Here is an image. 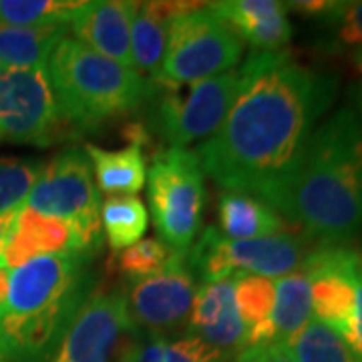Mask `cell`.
I'll return each mask as SVG.
<instances>
[{
  "label": "cell",
  "instance_id": "obj_19",
  "mask_svg": "<svg viewBox=\"0 0 362 362\" xmlns=\"http://www.w3.org/2000/svg\"><path fill=\"white\" fill-rule=\"evenodd\" d=\"M189 2L149 0L139 2L131 26V57L135 69L151 83L159 81L163 57L168 49L169 25L175 14L187 8Z\"/></svg>",
  "mask_w": 362,
  "mask_h": 362
},
{
  "label": "cell",
  "instance_id": "obj_23",
  "mask_svg": "<svg viewBox=\"0 0 362 362\" xmlns=\"http://www.w3.org/2000/svg\"><path fill=\"white\" fill-rule=\"evenodd\" d=\"M232 282L235 306L247 330V346L272 342L270 318L276 300L274 280L235 272Z\"/></svg>",
  "mask_w": 362,
  "mask_h": 362
},
{
  "label": "cell",
  "instance_id": "obj_6",
  "mask_svg": "<svg viewBox=\"0 0 362 362\" xmlns=\"http://www.w3.org/2000/svg\"><path fill=\"white\" fill-rule=\"evenodd\" d=\"M244 42L207 4L189 2L173 16L159 87H183L218 77L242 61Z\"/></svg>",
  "mask_w": 362,
  "mask_h": 362
},
{
  "label": "cell",
  "instance_id": "obj_2",
  "mask_svg": "<svg viewBox=\"0 0 362 362\" xmlns=\"http://www.w3.org/2000/svg\"><path fill=\"white\" fill-rule=\"evenodd\" d=\"M288 221L320 244L344 246L362 235V129L350 107L338 109L314 131Z\"/></svg>",
  "mask_w": 362,
  "mask_h": 362
},
{
  "label": "cell",
  "instance_id": "obj_7",
  "mask_svg": "<svg viewBox=\"0 0 362 362\" xmlns=\"http://www.w3.org/2000/svg\"><path fill=\"white\" fill-rule=\"evenodd\" d=\"M149 211L157 238L173 252L185 254L197 238L206 206V181L192 149L168 147L147 169Z\"/></svg>",
  "mask_w": 362,
  "mask_h": 362
},
{
  "label": "cell",
  "instance_id": "obj_20",
  "mask_svg": "<svg viewBox=\"0 0 362 362\" xmlns=\"http://www.w3.org/2000/svg\"><path fill=\"white\" fill-rule=\"evenodd\" d=\"M123 337L113 362H232V356L189 334L161 337L129 330Z\"/></svg>",
  "mask_w": 362,
  "mask_h": 362
},
{
  "label": "cell",
  "instance_id": "obj_26",
  "mask_svg": "<svg viewBox=\"0 0 362 362\" xmlns=\"http://www.w3.org/2000/svg\"><path fill=\"white\" fill-rule=\"evenodd\" d=\"M284 349L296 362H362V354L326 324L312 318Z\"/></svg>",
  "mask_w": 362,
  "mask_h": 362
},
{
  "label": "cell",
  "instance_id": "obj_11",
  "mask_svg": "<svg viewBox=\"0 0 362 362\" xmlns=\"http://www.w3.org/2000/svg\"><path fill=\"white\" fill-rule=\"evenodd\" d=\"M197 288L185 254L180 252L156 274L131 280L125 292L131 330L171 337L189 320Z\"/></svg>",
  "mask_w": 362,
  "mask_h": 362
},
{
  "label": "cell",
  "instance_id": "obj_32",
  "mask_svg": "<svg viewBox=\"0 0 362 362\" xmlns=\"http://www.w3.org/2000/svg\"><path fill=\"white\" fill-rule=\"evenodd\" d=\"M352 349L362 354V274L356 280V304H354V316H352V322H350V330L346 338Z\"/></svg>",
  "mask_w": 362,
  "mask_h": 362
},
{
  "label": "cell",
  "instance_id": "obj_29",
  "mask_svg": "<svg viewBox=\"0 0 362 362\" xmlns=\"http://www.w3.org/2000/svg\"><path fill=\"white\" fill-rule=\"evenodd\" d=\"M45 163L47 161L37 157L0 156V214L13 211L25 204Z\"/></svg>",
  "mask_w": 362,
  "mask_h": 362
},
{
  "label": "cell",
  "instance_id": "obj_25",
  "mask_svg": "<svg viewBox=\"0 0 362 362\" xmlns=\"http://www.w3.org/2000/svg\"><path fill=\"white\" fill-rule=\"evenodd\" d=\"M101 228L113 252L141 242L149 228V211L137 195H111L101 204Z\"/></svg>",
  "mask_w": 362,
  "mask_h": 362
},
{
  "label": "cell",
  "instance_id": "obj_27",
  "mask_svg": "<svg viewBox=\"0 0 362 362\" xmlns=\"http://www.w3.org/2000/svg\"><path fill=\"white\" fill-rule=\"evenodd\" d=\"M316 23L324 30V49L362 52V0H330Z\"/></svg>",
  "mask_w": 362,
  "mask_h": 362
},
{
  "label": "cell",
  "instance_id": "obj_30",
  "mask_svg": "<svg viewBox=\"0 0 362 362\" xmlns=\"http://www.w3.org/2000/svg\"><path fill=\"white\" fill-rule=\"evenodd\" d=\"M175 252L159 238H147L127 250L119 252L117 266L131 280H141L159 272Z\"/></svg>",
  "mask_w": 362,
  "mask_h": 362
},
{
  "label": "cell",
  "instance_id": "obj_36",
  "mask_svg": "<svg viewBox=\"0 0 362 362\" xmlns=\"http://www.w3.org/2000/svg\"><path fill=\"white\" fill-rule=\"evenodd\" d=\"M350 57H352V65H354V69L362 75V52H354V54H350Z\"/></svg>",
  "mask_w": 362,
  "mask_h": 362
},
{
  "label": "cell",
  "instance_id": "obj_21",
  "mask_svg": "<svg viewBox=\"0 0 362 362\" xmlns=\"http://www.w3.org/2000/svg\"><path fill=\"white\" fill-rule=\"evenodd\" d=\"M220 233L230 240H256L286 233L288 223L268 204L246 194L223 192L218 199Z\"/></svg>",
  "mask_w": 362,
  "mask_h": 362
},
{
  "label": "cell",
  "instance_id": "obj_14",
  "mask_svg": "<svg viewBox=\"0 0 362 362\" xmlns=\"http://www.w3.org/2000/svg\"><path fill=\"white\" fill-rule=\"evenodd\" d=\"M133 0H85L69 30L73 39L119 65L135 69L131 57V26L137 13Z\"/></svg>",
  "mask_w": 362,
  "mask_h": 362
},
{
  "label": "cell",
  "instance_id": "obj_10",
  "mask_svg": "<svg viewBox=\"0 0 362 362\" xmlns=\"http://www.w3.org/2000/svg\"><path fill=\"white\" fill-rule=\"evenodd\" d=\"M240 89V69L183 87H159L156 121L169 147L187 149L220 129Z\"/></svg>",
  "mask_w": 362,
  "mask_h": 362
},
{
  "label": "cell",
  "instance_id": "obj_34",
  "mask_svg": "<svg viewBox=\"0 0 362 362\" xmlns=\"http://www.w3.org/2000/svg\"><path fill=\"white\" fill-rule=\"evenodd\" d=\"M350 97H352V111H354V115L358 119V123H361V129H362V81H358L352 90H350Z\"/></svg>",
  "mask_w": 362,
  "mask_h": 362
},
{
  "label": "cell",
  "instance_id": "obj_35",
  "mask_svg": "<svg viewBox=\"0 0 362 362\" xmlns=\"http://www.w3.org/2000/svg\"><path fill=\"white\" fill-rule=\"evenodd\" d=\"M8 280H11V272L6 268H0V310L6 302V296H8Z\"/></svg>",
  "mask_w": 362,
  "mask_h": 362
},
{
  "label": "cell",
  "instance_id": "obj_18",
  "mask_svg": "<svg viewBox=\"0 0 362 362\" xmlns=\"http://www.w3.org/2000/svg\"><path fill=\"white\" fill-rule=\"evenodd\" d=\"M127 135L129 145L121 149H103L93 143L85 145L97 189H101L109 197L139 194L147 183V159L143 153L147 133L139 125H129Z\"/></svg>",
  "mask_w": 362,
  "mask_h": 362
},
{
  "label": "cell",
  "instance_id": "obj_17",
  "mask_svg": "<svg viewBox=\"0 0 362 362\" xmlns=\"http://www.w3.org/2000/svg\"><path fill=\"white\" fill-rule=\"evenodd\" d=\"M69 252H77V238L71 226L23 204L14 216L13 230L2 254V266L11 272L30 259Z\"/></svg>",
  "mask_w": 362,
  "mask_h": 362
},
{
  "label": "cell",
  "instance_id": "obj_37",
  "mask_svg": "<svg viewBox=\"0 0 362 362\" xmlns=\"http://www.w3.org/2000/svg\"><path fill=\"white\" fill-rule=\"evenodd\" d=\"M0 362H8V354H6V346H4L2 337H0Z\"/></svg>",
  "mask_w": 362,
  "mask_h": 362
},
{
  "label": "cell",
  "instance_id": "obj_1",
  "mask_svg": "<svg viewBox=\"0 0 362 362\" xmlns=\"http://www.w3.org/2000/svg\"><path fill=\"white\" fill-rule=\"evenodd\" d=\"M334 90V78L290 51L247 54L228 115L195 151L204 175L223 192L258 197L288 221L298 171Z\"/></svg>",
  "mask_w": 362,
  "mask_h": 362
},
{
  "label": "cell",
  "instance_id": "obj_8",
  "mask_svg": "<svg viewBox=\"0 0 362 362\" xmlns=\"http://www.w3.org/2000/svg\"><path fill=\"white\" fill-rule=\"evenodd\" d=\"M308 254L304 240L278 233L256 240H230L209 226L185 252L189 270L202 284L230 280L235 272L262 278H282L296 272Z\"/></svg>",
  "mask_w": 362,
  "mask_h": 362
},
{
  "label": "cell",
  "instance_id": "obj_12",
  "mask_svg": "<svg viewBox=\"0 0 362 362\" xmlns=\"http://www.w3.org/2000/svg\"><path fill=\"white\" fill-rule=\"evenodd\" d=\"M300 270L310 282L312 318L346 338L356 304V280L361 276L358 254L346 246L320 244L308 250Z\"/></svg>",
  "mask_w": 362,
  "mask_h": 362
},
{
  "label": "cell",
  "instance_id": "obj_28",
  "mask_svg": "<svg viewBox=\"0 0 362 362\" xmlns=\"http://www.w3.org/2000/svg\"><path fill=\"white\" fill-rule=\"evenodd\" d=\"M85 0H0V23L16 26H69Z\"/></svg>",
  "mask_w": 362,
  "mask_h": 362
},
{
  "label": "cell",
  "instance_id": "obj_24",
  "mask_svg": "<svg viewBox=\"0 0 362 362\" xmlns=\"http://www.w3.org/2000/svg\"><path fill=\"white\" fill-rule=\"evenodd\" d=\"M276 300L272 310V342L286 344L312 320V296L308 276L296 272L274 280Z\"/></svg>",
  "mask_w": 362,
  "mask_h": 362
},
{
  "label": "cell",
  "instance_id": "obj_15",
  "mask_svg": "<svg viewBox=\"0 0 362 362\" xmlns=\"http://www.w3.org/2000/svg\"><path fill=\"white\" fill-rule=\"evenodd\" d=\"M185 334L204 340L232 358L246 349L247 330L235 306L232 278L197 288Z\"/></svg>",
  "mask_w": 362,
  "mask_h": 362
},
{
  "label": "cell",
  "instance_id": "obj_9",
  "mask_svg": "<svg viewBox=\"0 0 362 362\" xmlns=\"http://www.w3.org/2000/svg\"><path fill=\"white\" fill-rule=\"evenodd\" d=\"M63 127L47 69L0 65V143L49 147Z\"/></svg>",
  "mask_w": 362,
  "mask_h": 362
},
{
  "label": "cell",
  "instance_id": "obj_16",
  "mask_svg": "<svg viewBox=\"0 0 362 362\" xmlns=\"http://www.w3.org/2000/svg\"><path fill=\"white\" fill-rule=\"evenodd\" d=\"M207 6L254 51H284L292 40L288 8L278 0H218Z\"/></svg>",
  "mask_w": 362,
  "mask_h": 362
},
{
  "label": "cell",
  "instance_id": "obj_5",
  "mask_svg": "<svg viewBox=\"0 0 362 362\" xmlns=\"http://www.w3.org/2000/svg\"><path fill=\"white\" fill-rule=\"evenodd\" d=\"M25 206L69 223L77 238V254L93 258L103 246L101 195L85 149L66 147L47 161Z\"/></svg>",
  "mask_w": 362,
  "mask_h": 362
},
{
  "label": "cell",
  "instance_id": "obj_13",
  "mask_svg": "<svg viewBox=\"0 0 362 362\" xmlns=\"http://www.w3.org/2000/svg\"><path fill=\"white\" fill-rule=\"evenodd\" d=\"M131 330L123 292H93L49 362H113L117 344Z\"/></svg>",
  "mask_w": 362,
  "mask_h": 362
},
{
  "label": "cell",
  "instance_id": "obj_4",
  "mask_svg": "<svg viewBox=\"0 0 362 362\" xmlns=\"http://www.w3.org/2000/svg\"><path fill=\"white\" fill-rule=\"evenodd\" d=\"M54 99L65 125L97 131L105 123L131 115L156 97L157 85L129 69L65 37L49 59Z\"/></svg>",
  "mask_w": 362,
  "mask_h": 362
},
{
  "label": "cell",
  "instance_id": "obj_22",
  "mask_svg": "<svg viewBox=\"0 0 362 362\" xmlns=\"http://www.w3.org/2000/svg\"><path fill=\"white\" fill-rule=\"evenodd\" d=\"M69 37V26H16L0 23V65L47 69L52 51Z\"/></svg>",
  "mask_w": 362,
  "mask_h": 362
},
{
  "label": "cell",
  "instance_id": "obj_3",
  "mask_svg": "<svg viewBox=\"0 0 362 362\" xmlns=\"http://www.w3.org/2000/svg\"><path fill=\"white\" fill-rule=\"evenodd\" d=\"M93 286L90 258L77 252L30 259L11 270L0 310L8 362H49Z\"/></svg>",
  "mask_w": 362,
  "mask_h": 362
},
{
  "label": "cell",
  "instance_id": "obj_38",
  "mask_svg": "<svg viewBox=\"0 0 362 362\" xmlns=\"http://www.w3.org/2000/svg\"><path fill=\"white\" fill-rule=\"evenodd\" d=\"M358 266H361V274H362V254L358 256Z\"/></svg>",
  "mask_w": 362,
  "mask_h": 362
},
{
  "label": "cell",
  "instance_id": "obj_31",
  "mask_svg": "<svg viewBox=\"0 0 362 362\" xmlns=\"http://www.w3.org/2000/svg\"><path fill=\"white\" fill-rule=\"evenodd\" d=\"M232 362H296L292 354L284 349V344L268 342V344H254L240 350Z\"/></svg>",
  "mask_w": 362,
  "mask_h": 362
},
{
  "label": "cell",
  "instance_id": "obj_33",
  "mask_svg": "<svg viewBox=\"0 0 362 362\" xmlns=\"http://www.w3.org/2000/svg\"><path fill=\"white\" fill-rule=\"evenodd\" d=\"M16 209H18V207H16ZM16 209L6 211V214H0V268H4V266H2V254H4V247H6V242H8L11 230H13V221L14 216H16Z\"/></svg>",
  "mask_w": 362,
  "mask_h": 362
}]
</instances>
